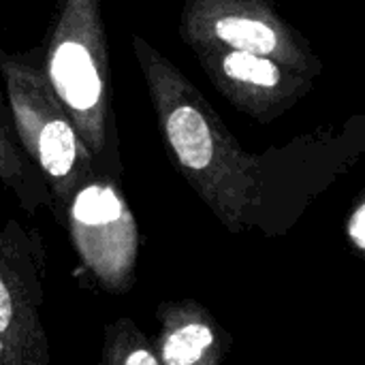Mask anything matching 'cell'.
I'll return each mask as SVG.
<instances>
[{"mask_svg":"<svg viewBox=\"0 0 365 365\" xmlns=\"http://www.w3.org/2000/svg\"><path fill=\"white\" fill-rule=\"evenodd\" d=\"M41 56L47 79L98 171L122 182L124 167L111 101L103 2L53 0Z\"/></svg>","mask_w":365,"mask_h":365,"instance_id":"obj_1","label":"cell"},{"mask_svg":"<svg viewBox=\"0 0 365 365\" xmlns=\"http://www.w3.org/2000/svg\"><path fill=\"white\" fill-rule=\"evenodd\" d=\"M0 75L19 141L49 186L51 214L62 227L73 195L101 171L47 79L41 47L32 51L0 47Z\"/></svg>","mask_w":365,"mask_h":365,"instance_id":"obj_2","label":"cell"},{"mask_svg":"<svg viewBox=\"0 0 365 365\" xmlns=\"http://www.w3.org/2000/svg\"><path fill=\"white\" fill-rule=\"evenodd\" d=\"M62 229L103 291L124 295L135 287L141 237L118 180L96 173L81 184L66 207Z\"/></svg>","mask_w":365,"mask_h":365,"instance_id":"obj_3","label":"cell"},{"mask_svg":"<svg viewBox=\"0 0 365 365\" xmlns=\"http://www.w3.org/2000/svg\"><path fill=\"white\" fill-rule=\"evenodd\" d=\"M45 248L17 220L0 222V365H49L43 327Z\"/></svg>","mask_w":365,"mask_h":365,"instance_id":"obj_4","label":"cell"},{"mask_svg":"<svg viewBox=\"0 0 365 365\" xmlns=\"http://www.w3.org/2000/svg\"><path fill=\"white\" fill-rule=\"evenodd\" d=\"M0 184L11 190L17 205L26 214L53 210V197L43 175L26 154L9 109L4 90L0 88Z\"/></svg>","mask_w":365,"mask_h":365,"instance_id":"obj_5","label":"cell"},{"mask_svg":"<svg viewBox=\"0 0 365 365\" xmlns=\"http://www.w3.org/2000/svg\"><path fill=\"white\" fill-rule=\"evenodd\" d=\"M160 334L156 338V353L165 365H195L205 359L214 346V331L192 317V312L165 304L158 310Z\"/></svg>","mask_w":365,"mask_h":365,"instance_id":"obj_6","label":"cell"},{"mask_svg":"<svg viewBox=\"0 0 365 365\" xmlns=\"http://www.w3.org/2000/svg\"><path fill=\"white\" fill-rule=\"evenodd\" d=\"M103 364L105 365H160L156 346L145 334L130 321L118 319L107 325L103 338Z\"/></svg>","mask_w":365,"mask_h":365,"instance_id":"obj_7","label":"cell"},{"mask_svg":"<svg viewBox=\"0 0 365 365\" xmlns=\"http://www.w3.org/2000/svg\"><path fill=\"white\" fill-rule=\"evenodd\" d=\"M212 36L237 51L267 56L276 47V34L263 21L242 15H220L212 21Z\"/></svg>","mask_w":365,"mask_h":365,"instance_id":"obj_8","label":"cell"},{"mask_svg":"<svg viewBox=\"0 0 365 365\" xmlns=\"http://www.w3.org/2000/svg\"><path fill=\"white\" fill-rule=\"evenodd\" d=\"M222 71L233 81L255 83V86H274L278 81V68L267 60L259 58L257 53L248 51H231L222 58Z\"/></svg>","mask_w":365,"mask_h":365,"instance_id":"obj_9","label":"cell"},{"mask_svg":"<svg viewBox=\"0 0 365 365\" xmlns=\"http://www.w3.org/2000/svg\"><path fill=\"white\" fill-rule=\"evenodd\" d=\"M349 233H351V237L357 242V246L365 248V205L355 214V218L351 220Z\"/></svg>","mask_w":365,"mask_h":365,"instance_id":"obj_10","label":"cell"}]
</instances>
